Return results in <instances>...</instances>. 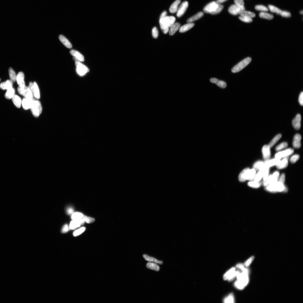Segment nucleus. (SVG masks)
<instances>
[{
    "label": "nucleus",
    "mask_w": 303,
    "mask_h": 303,
    "mask_svg": "<svg viewBox=\"0 0 303 303\" xmlns=\"http://www.w3.org/2000/svg\"><path fill=\"white\" fill-rule=\"evenodd\" d=\"M60 219L69 234L77 235L83 225L84 216L80 203L74 200L66 199Z\"/></svg>",
    "instance_id": "nucleus-1"
},
{
    "label": "nucleus",
    "mask_w": 303,
    "mask_h": 303,
    "mask_svg": "<svg viewBox=\"0 0 303 303\" xmlns=\"http://www.w3.org/2000/svg\"><path fill=\"white\" fill-rule=\"evenodd\" d=\"M35 182L41 190L49 193L51 196L63 199L67 198L62 182L57 174L51 171L38 172L35 175Z\"/></svg>",
    "instance_id": "nucleus-2"
},
{
    "label": "nucleus",
    "mask_w": 303,
    "mask_h": 303,
    "mask_svg": "<svg viewBox=\"0 0 303 303\" xmlns=\"http://www.w3.org/2000/svg\"><path fill=\"white\" fill-rule=\"evenodd\" d=\"M150 129L154 135L153 141L156 147L161 151H166L178 143V139L173 133L160 125L149 115Z\"/></svg>",
    "instance_id": "nucleus-3"
},
{
    "label": "nucleus",
    "mask_w": 303,
    "mask_h": 303,
    "mask_svg": "<svg viewBox=\"0 0 303 303\" xmlns=\"http://www.w3.org/2000/svg\"><path fill=\"white\" fill-rule=\"evenodd\" d=\"M26 164L21 160H16L0 167V177L6 180H15L26 175Z\"/></svg>",
    "instance_id": "nucleus-4"
},
{
    "label": "nucleus",
    "mask_w": 303,
    "mask_h": 303,
    "mask_svg": "<svg viewBox=\"0 0 303 303\" xmlns=\"http://www.w3.org/2000/svg\"><path fill=\"white\" fill-rule=\"evenodd\" d=\"M49 152L45 144H39L33 150L32 162L36 171L38 172L50 171L48 162Z\"/></svg>",
    "instance_id": "nucleus-5"
},
{
    "label": "nucleus",
    "mask_w": 303,
    "mask_h": 303,
    "mask_svg": "<svg viewBox=\"0 0 303 303\" xmlns=\"http://www.w3.org/2000/svg\"><path fill=\"white\" fill-rule=\"evenodd\" d=\"M66 199L50 196L45 199L43 209L48 219L54 220L60 217Z\"/></svg>",
    "instance_id": "nucleus-6"
},
{
    "label": "nucleus",
    "mask_w": 303,
    "mask_h": 303,
    "mask_svg": "<svg viewBox=\"0 0 303 303\" xmlns=\"http://www.w3.org/2000/svg\"><path fill=\"white\" fill-rule=\"evenodd\" d=\"M140 106L144 111L147 112L150 117L157 121L162 123L168 122V116L167 112L155 102L148 100H143Z\"/></svg>",
    "instance_id": "nucleus-7"
},
{
    "label": "nucleus",
    "mask_w": 303,
    "mask_h": 303,
    "mask_svg": "<svg viewBox=\"0 0 303 303\" xmlns=\"http://www.w3.org/2000/svg\"><path fill=\"white\" fill-rule=\"evenodd\" d=\"M118 77L120 82L133 95L139 98L144 95V90L140 84L128 72L124 70H120Z\"/></svg>",
    "instance_id": "nucleus-8"
},
{
    "label": "nucleus",
    "mask_w": 303,
    "mask_h": 303,
    "mask_svg": "<svg viewBox=\"0 0 303 303\" xmlns=\"http://www.w3.org/2000/svg\"><path fill=\"white\" fill-rule=\"evenodd\" d=\"M23 198L30 212L34 216H40L43 209L44 202L39 194L33 190L29 189Z\"/></svg>",
    "instance_id": "nucleus-9"
},
{
    "label": "nucleus",
    "mask_w": 303,
    "mask_h": 303,
    "mask_svg": "<svg viewBox=\"0 0 303 303\" xmlns=\"http://www.w3.org/2000/svg\"><path fill=\"white\" fill-rule=\"evenodd\" d=\"M29 186L30 180L26 175L15 179L10 187V195L17 199L24 197L30 189Z\"/></svg>",
    "instance_id": "nucleus-10"
},
{
    "label": "nucleus",
    "mask_w": 303,
    "mask_h": 303,
    "mask_svg": "<svg viewBox=\"0 0 303 303\" xmlns=\"http://www.w3.org/2000/svg\"><path fill=\"white\" fill-rule=\"evenodd\" d=\"M68 180L66 192L74 198L80 197L81 195L80 183L75 169L71 165L68 166Z\"/></svg>",
    "instance_id": "nucleus-11"
},
{
    "label": "nucleus",
    "mask_w": 303,
    "mask_h": 303,
    "mask_svg": "<svg viewBox=\"0 0 303 303\" xmlns=\"http://www.w3.org/2000/svg\"><path fill=\"white\" fill-rule=\"evenodd\" d=\"M17 148L20 158L26 165L32 162L33 151L27 139L21 135L17 138Z\"/></svg>",
    "instance_id": "nucleus-12"
},
{
    "label": "nucleus",
    "mask_w": 303,
    "mask_h": 303,
    "mask_svg": "<svg viewBox=\"0 0 303 303\" xmlns=\"http://www.w3.org/2000/svg\"><path fill=\"white\" fill-rule=\"evenodd\" d=\"M56 174L61 181L62 182V183L64 185L66 191L68 180V166L63 164L60 165L58 172Z\"/></svg>",
    "instance_id": "nucleus-13"
},
{
    "label": "nucleus",
    "mask_w": 303,
    "mask_h": 303,
    "mask_svg": "<svg viewBox=\"0 0 303 303\" xmlns=\"http://www.w3.org/2000/svg\"><path fill=\"white\" fill-rule=\"evenodd\" d=\"M1 161H2V159H1V157H0V162H1Z\"/></svg>",
    "instance_id": "nucleus-14"
}]
</instances>
